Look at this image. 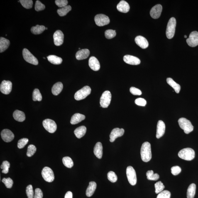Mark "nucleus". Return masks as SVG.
Listing matches in <instances>:
<instances>
[{
	"instance_id": "1",
	"label": "nucleus",
	"mask_w": 198,
	"mask_h": 198,
	"mask_svg": "<svg viewBox=\"0 0 198 198\" xmlns=\"http://www.w3.org/2000/svg\"><path fill=\"white\" fill-rule=\"evenodd\" d=\"M140 155L142 160L145 162L150 161L152 158L151 145L148 142H145L142 145Z\"/></svg>"
},
{
	"instance_id": "2",
	"label": "nucleus",
	"mask_w": 198,
	"mask_h": 198,
	"mask_svg": "<svg viewBox=\"0 0 198 198\" xmlns=\"http://www.w3.org/2000/svg\"><path fill=\"white\" fill-rule=\"evenodd\" d=\"M195 152L190 148L182 149L179 152L178 155L180 158L184 160L191 161L195 157Z\"/></svg>"
},
{
	"instance_id": "3",
	"label": "nucleus",
	"mask_w": 198,
	"mask_h": 198,
	"mask_svg": "<svg viewBox=\"0 0 198 198\" xmlns=\"http://www.w3.org/2000/svg\"><path fill=\"white\" fill-rule=\"evenodd\" d=\"M178 122L179 126L184 130V133L186 134H189L193 130V126L190 121L187 118H180Z\"/></svg>"
},
{
	"instance_id": "4",
	"label": "nucleus",
	"mask_w": 198,
	"mask_h": 198,
	"mask_svg": "<svg viewBox=\"0 0 198 198\" xmlns=\"http://www.w3.org/2000/svg\"><path fill=\"white\" fill-rule=\"evenodd\" d=\"M176 26V20L175 18L172 17L169 20L167 27L166 34L167 38L169 39L173 38L175 35Z\"/></svg>"
},
{
	"instance_id": "5",
	"label": "nucleus",
	"mask_w": 198,
	"mask_h": 198,
	"mask_svg": "<svg viewBox=\"0 0 198 198\" xmlns=\"http://www.w3.org/2000/svg\"><path fill=\"white\" fill-rule=\"evenodd\" d=\"M91 89L89 86H85L77 91L74 94V98L77 101L85 99L90 94Z\"/></svg>"
},
{
	"instance_id": "6",
	"label": "nucleus",
	"mask_w": 198,
	"mask_h": 198,
	"mask_svg": "<svg viewBox=\"0 0 198 198\" xmlns=\"http://www.w3.org/2000/svg\"><path fill=\"white\" fill-rule=\"evenodd\" d=\"M111 94L109 91L103 93L100 99L101 106L103 108H108L111 103Z\"/></svg>"
},
{
	"instance_id": "7",
	"label": "nucleus",
	"mask_w": 198,
	"mask_h": 198,
	"mask_svg": "<svg viewBox=\"0 0 198 198\" xmlns=\"http://www.w3.org/2000/svg\"><path fill=\"white\" fill-rule=\"evenodd\" d=\"M42 175L44 180L47 182H52L55 180L53 171L49 167H44L42 170Z\"/></svg>"
},
{
	"instance_id": "8",
	"label": "nucleus",
	"mask_w": 198,
	"mask_h": 198,
	"mask_svg": "<svg viewBox=\"0 0 198 198\" xmlns=\"http://www.w3.org/2000/svg\"><path fill=\"white\" fill-rule=\"evenodd\" d=\"M126 175L130 184L132 185H135L137 182V175L136 172L133 167L130 166L127 167Z\"/></svg>"
},
{
	"instance_id": "9",
	"label": "nucleus",
	"mask_w": 198,
	"mask_h": 198,
	"mask_svg": "<svg viewBox=\"0 0 198 198\" xmlns=\"http://www.w3.org/2000/svg\"><path fill=\"white\" fill-rule=\"evenodd\" d=\"M23 55L24 58L27 62L34 65H38V60L27 49H24L23 51Z\"/></svg>"
},
{
	"instance_id": "10",
	"label": "nucleus",
	"mask_w": 198,
	"mask_h": 198,
	"mask_svg": "<svg viewBox=\"0 0 198 198\" xmlns=\"http://www.w3.org/2000/svg\"><path fill=\"white\" fill-rule=\"evenodd\" d=\"M95 21L98 26L102 27L107 25L110 23L109 17L104 14H99L95 17Z\"/></svg>"
},
{
	"instance_id": "11",
	"label": "nucleus",
	"mask_w": 198,
	"mask_h": 198,
	"mask_svg": "<svg viewBox=\"0 0 198 198\" xmlns=\"http://www.w3.org/2000/svg\"><path fill=\"white\" fill-rule=\"evenodd\" d=\"M44 128L51 133H53L56 131L57 126L55 121L50 119H46L43 121Z\"/></svg>"
},
{
	"instance_id": "12",
	"label": "nucleus",
	"mask_w": 198,
	"mask_h": 198,
	"mask_svg": "<svg viewBox=\"0 0 198 198\" xmlns=\"http://www.w3.org/2000/svg\"><path fill=\"white\" fill-rule=\"evenodd\" d=\"M187 42L189 46H197L198 45V32L196 31L192 32L189 35V38L187 39Z\"/></svg>"
},
{
	"instance_id": "13",
	"label": "nucleus",
	"mask_w": 198,
	"mask_h": 198,
	"mask_svg": "<svg viewBox=\"0 0 198 198\" xmlns=\"http://www.w3.org/2000/svg\"><path fill=\"white\" fill-rule=\"evenodd\" d=\"M12 84L10 81L3 80L0 86V91L3 94L8 95L11 92Z\"/></svg>"
},
{
	"instance_id": "14",
	"label": "nucleus",
	"mask_w": 198,
	"mask_h": 198,
	"mask_svg": "<svg viewBox=\"0 0 198 198\" xmlns=\"http://www.w3.org/2000/svg\"><path fill=\"white\" fill-rule=\"evenodd\" d=\"M124 130L123 128L120 129L116 128L113 129L110 135V141L111 143L114 142L117 138L122 136L124 134Z\"/></svg>"
},
{
	"instance_id": "15",
	"label": "nucleus",
	"mask_w": 198,
	"mask_h": 198,
	"mask_svg": "<svg viewBox=\"0 0 198 198\" xmlns=\"http://www.w3.org/2000/svg\"><path fill=\"white\" fill-rule=\"evenodd\" d=\"M54 43L56 46H60L64 42V35L60 30H57L53 35Z\"/></svg>"
},
{
	"instance_id": "16",
	"label": "nucleus",
	"mask_w": 198,
	"mask_h": 198,
	"mask_svg": "<svg viewBox=\"0 0 198 198\" xmlns=\"http://www.w3.org/2000/svg\"><path fill=\"white\" fill-rule=\"evenodd\" d=\"M2 138L6 143H9L14 139V136L11 130L6 129L2 130L1 133Z\"/></svg>"
},
{
	"instance_id": "17",
	"label": "nucleus",
	"mask_w": 198,
	"mask_h": 198,
	"mask_svg": "<svg viewBox=\"0 0 198 198\" xmlns=\"http://www.w3.org/2000/svg\"><path fill=\"white\" fill-rule=\"evenodd\" d=\"M162 6L161 5L158 4L153 7L150 11V15L154 19H157L160 16L162 11Z\"/></svg>"
},
{
	"instance_id": "18",
	"label": "nucleus",
	"mask_w": 198,
	"mask_h": 198,
	"mask_svg": "<svg viewBox=\"0 0 198 198\" xmlns=\"http://www.w3.org/2000/svg\"><path fill=\"white\" fill-rule=\"evenodd\" d=\"M123 60L126 63L131 65H138L140 63V59L134 56L127 55L123 57Z\"/></svg>"
},
{
	"instance_id": "19",
	"label": "nucleus",
	"mask_w": 198,
	"mask_h": 198,
	"mask_svg": "<svg viewBox=\"0 0 198 198\" xmlns=\"http://www.w3.org/2000/svg\"><path fill=\"white\" fill-rule=\"evenodd\" d=\"M165 123L162 121H159L157 123L156 137L159 139L165 134Z\"/></svg>"
},
{
	"instance_id": "20",
	"label": "nucleus",
	"mask_w": 198,
	"mask_h": 198,
	"mask_svg": "<svg viewBox=\"0 0 198 198\" xmlns=\"http://www.w3.org/2000/svg\"><path fill=\"white\" fill-rule=\"evenodd\" d=\"M135 41L137 45L142 49H146L149 46L148 40L143 36H137L135 39Z\"/></svg>"
},
{
	"instance_id": "21",
	"label": "nucleus",
	"mask_w": 198,
	"mask_h": 198,
	"mask_svg": "<svg viewBox=\"0 0 198 198\" xmlns=\"http://www.w3.org/2000/svg\"><path fill=\"white\" fill-rule=\"evenodd\" d=\"M89 64L90 67L94 71H98L100 68L99 61L95 57H91L90 58Z\"/></svg>"
},
{
	"instance_id": "22",
	"label": "nucleus",
	"mask_w": 198,
	"mask_h": 198,
	"mask_svg": "<svg viewBox=\"0 0 198 198\" xmlns=\"http://www.w3.org/2000/svg\"><path fill=\"white\" fill-rule=\"evenodd\" d=\"M118 11L123 13H127L129 11L130 7L127 2L121 1L117 6Z\"/></svg>"
},
{
	"instance_id": "23",
	"label": "nucleus",
	"mask_w": 198,
	"mask_h": 198,
	"mask_svg": "<svg viewBox=\"0 0 198 198\" xmlns=\"http://www.w3.org/2000/svg\"><path fill=\"white\" fill-rule=\"evenodd\" d=\"M90 54V52L88 49L79 50L76 53V58L78 60H84L88 58Z\"/></svg>"
},
{
	"instance_id": "24",
	"label": "nucleus",
	"mask_w": 198,
	"mask_h": 198,
	"mask_svg": "<svg viewBox=\"0 0 198 198\" xmlns=\"http://www.w3.org/2000/svg\"><path fill=\"white\" fill-rule=\"evenodd\" d=\"M85 118V116L79 113H75L72 117L70 122L72 124H76L83 121Z\"/></svg>"
},
{
	"instance_id": "25",
	"label": "nucleus",
	"mask_w": 198,
	"mask_h": 198,
	"mask_svg": "<svg viewBox=\"0 0 198 198\" xmlns=\"http://www.w3.org/2000/svg\"><path fill=\"white\" fill-rule=\"evenodd\" d=\"M103 147L102 143L98 142L96 144L94 149V153L98 158H102L103 154Z\"/></svg>"
},
{
	"instance_id": "26",
	"label": "nucleus",
	"mask_w": 198,
	"mask_h": 198,
	"mask_svg": "<svg viewBox=\"0 0 198 198\" xmlns=\"http://www.w3.org/2000/svg\"><path fill=\"white\" fill-rule=\"evenodd\" d=\"M63 85L62 83L58 82L56 83L52 86V94L55 96H57L61 92L63 89Z\"/></svg>"
},
{
	"instance_id": "27",
	"label": "nucleus",
	"mask_w": 198,
	"mask_h": 198,
	"mask_svg": "<svg viewBox=\"0 0 198 198\" xmlns=\"http://www.w3.org/2000/svg\"><path fill=\"white\" fill-rule=\"evenodd\" d=\"M96 187L95 182L92 181L89 182V184L86 191V195L88 197H90L94 194Z\"/></svg>"
},
{
	"instance_id": "28",
	"label": "nucleus",
	"mask_w": 198,
	"mask_h": 198,
	"mask_svg": "<svg viewBox=\"0 0 198 198\" xmlns=\"http://www.w3.org/2000/svg\"><path fill=\"white\" fill-rule=\"evenodd\" d=\"M13 116L16 121L19 122L24 121L25 119V113L18 110H16L13 113Z\"/></svg>"
},
{
	"instance_id": "29",
	"label": "nucleus",
	"mask_w": 198,
	"mask_h": 198,
	"mask_svg": "<svg viewBox=\"0 0 198 198\" xmlns=\"http://www.w3.org/2000/svg\"><path fill=\"white\" fill-rule=\"evenodd\" d=\"M10 45L9 40L6 38L1 37L0 38V52H2L8 48Z\"/></svg>"
},
{
	"instance_id": "30",
	"label": "nucleus",
	"mask_w": 198,
	"mask_h": 198,
	"mask_svg": "<svg viewBox=\"0 0 198 198\" xmlns=\"http://www.w3.org/2000/svg\"><path fill=\"white\" fill-rule=\"evenodd\" d=\"M86 130H87V129L85 126H81L77 128L74 130V134L77 138L80 139L85 135Z\"/></svg>"
},
{
	"instance_id": "31",
	"label": "nucleus",
	"mask_w": 198,
	"mask_h": 198,
	"mask_svg": "<svg viewBox=\"0 0 198 198\" xmlns=\"http://www.w3.org/2000/svg\"><path fill=\"white\" fill-rule=\"evenodd\" d=\"M167 82L169 85L173 88L177 93H179L181 90V86L175 82L171 78H168L167 79Z\"/></svg>"
},
{
	"instance_id": "32",
	"label": "nucleus",
	"mask_w": 198,
	"mask_h": 198,
	"mask_svg": "<svg viewBox=\"0 0 198 198\" xmlns=\"http://www.w3.org/2000/svg\"><path fill=\"white\" fill-rule=\"evenodd\" d=\"M196 191V184H190L187 190V198H194L195 195Z\"/></svg>"
},
{
	"instance_id": "33",
	"label": "nucleus",
	"mask_w": 198,
	"mask_h": 198,
	"mask_svg": "<svg viewBox=\"0 0 198 198\" xmlns=\"http://www.w3.org/2000/svg\"><path fill=\"white\" fill-rule=\"evenodd\" d=\"M47 59L50 63L55 65H59L61 64L62 60L60 57L55 55H50L47 57Z\"/></svg>"
},
{
	"instance_id": "34",
	"label": "nucleus",
	"mask_w": 198,
	"mask_h": 198,
	"mask_svg": "<svg viewBox=\"0 0 198 198\" xmlns=\"http://www.w3.org/2000/svg\"><path fill=\"white\" fill-rule=\"evenodd\" d=\"M45 30L46 27L43 25H37L36 26L32 27L31 32L34 34L39 35L43 33Z\"/></svg>"
},
{
	"instance_id": "35",
	"label": "nucleus",
	"mask_w": 198,
	"mask_h": 198,
	"mask_svg": "<svg viewBox=\"0 0 198 198\" xmlns=\"http://www.w3.org/2000/svg\"><path fill=\"white\" fill-rule=\"evenodd\" d=\"M72 9L70 5H67L64 7L59 8L57 10V13L59 16L62 17L66 16Z\"/></svg>"
},
{
	"instance_id": "36",
	"label": "nucleus",
	"mask_w": 198,
	"mask_h": 198,
	"mask_svg": "<svg viewBox=\"0 0 198 198\" xmlns=\"http://www.w3.org/2000/svg\"><path fill=\"white\" fill-rule=\"evenodd\" d=\"M147 178L148 180L157 181L159 178V175L157 173L154 174L153 171L149 170L146 172Z\"/></svg>"
},
{
	"instance_id": "37",
	"label": "nucleus",
	"mask_w": 198,
	"mask_h": 198,
	"mask_svg": "<svg viewBox=\"0 0 198 198\" xmlns=\"http://www.w3.org/2000/svg\"><path fill=\"white\" fill-rule=\"evenodd\" d=\"M62 162L65 167L68 168H71L74 166V162L69 157H64L62 159Z\"/></svg>"
},
{
	"instance_id": "38",
	"label": "nucleus",
	"mask_w": 198,
	"mask_h": 198,
	"mask_svg": "<svg viewBox=\"0 0 198 198\" xmlns=\"http://www.w3.org/2000/svg\"><path fill=\"white\" fill-rule=\"evenodd\" d=\"M33 101H40L42 99V96L38 89H36L33 90Z\"/></svg>"
},
{
	"instance_id": "39",
	"label": "nucleus",
	"mask_w": 198,
	"mask_h": 198,
	"mask_svg": "<svg viewBox=\"0 0 198 198\" xmlns=\"http://www.w3.org/2000/svg\"><path fill=\"white\" fill-rule=\"evenodd\" d=\"M20 2L22 6L27 9H30L33 7V3L32 0H20Z\"/></svg>"
},
{
	"instance_id": "40",
	"label": "nucleus",
	"mask_w": 198,
	"mask_h": 198,
	"mask_svg": "<svg viewBox=\"0 0 198 198\" xmlns=\"http://www.w3.org/2000/svg\"><path fill=\"white\" fill-rule=\"evenodd\" d=\"M155 193L156 194H159L163 191L165 187L162 182L159 181L155 184Z\"/></svg>"
},
{
	"instance_id": "41",
	"label": "nucleus",
	"mask_w": 198,
	"mask_h": 198,
	"mask_svg": "<svg viewBox=\"0 0 198 198\" xmlns=\"http://www.w3.org/2000/svg\"><path fill=\"white\" fill-rule=\"evenodd\" d=\"M10 168V164L7 161H3L2 165L1 166V168L3 170L2 172L4 174L8 173Z\"/></svg>"
},
{
	"instance_id": "42",
	"label": "nucleus",
	"mask_w": 198,
	"mask_h": 198,
	"mask_svg": "<svg viewBox=\"0 0 198 198\" xmlns=\"http://www.w3.org/2000/svg\"><path fill=\"white\" fill-rule=\"evenodd\" d=\"M36 150V147L33 145H30L28 147L27 155V156L30 157L34 154Z\"/></svg>"
},
{
	"instance_id": "43",
	"label": "nucleus",
	"mask_w": 198,
	"mask_h": 198,
	"mask_svg": "<svg viewBox=\"0 0 198 198\" xmlns=\"http://www.w3.org/2000/svg\"><path fill=\"white\" fill-rule=\"evenodd\" d=\"M105 35L106 38L109 39L114 38L116 36V33L115 30H108L105 32Z\"/></svg>"
},
{
	"instance_id": "44",
	"label": "nucleus",
	"mask_w": 198,
	"mask_h": 198,
	"mask_svg": "<svg viewBox=\"0 0 198 198\" xmlns=\"http://www.w3.org/2000/svg\"><path fill=\"white\" fill-rule=\"evenodd\" d=\"M107 177L108 180L112 182H115L118 180L117 176L116 174L112 171H111L108 172L107 174Z\"/></svg>"
},
{
	"instance_id": "45",
	"label": "nucleus",
	"mask_w": 198,
	"mask_h": 198,
	"mask_svg": "<svg viewBox=\"0 0 198 198\" xmlns=\"http://www.w3.org/2000/svg\"><path fill=\"white\" fill-rule=\"evenodd\" d=\"M2 182L4 184L6 187L8 188H11L13 184V181L10 178H4L2 179Z\"/></svg>"
},
{
	"instance_id": "46",
	"label": "nucleus",
	"mask_w": 198,
	"mask_h": 198,
	"mask_svg": "<svg viewBox=\"0 0 198 198\" xmlns=\"http://www.w3.org/2000/svg\"><path fill=\"white\" fill-rule=\"evenodd\" d=\"M29 140L26 138L21 139L18 140L17 146L19 149H21L24 148L25 145L28 143Z\"/></svg>"
},
{
	"instance_id": "47",
	"label": "nucleus",
	"mask_w": 198,
	"mask_h": 198,
	"mask_svg": "<svg viewBox=\"0 0 198 198\" xmlns=\"http://www.w3.org/2000/svg\"><path fill=\"white\" fill-rule=\"evenodd\" d=\"M26 192L28 198H33L34 193L33 186L31 184L28 185L26 188Z\"/></svg>"
},
{
	"instance_id": "48",
	"label": "nucleus",
	"mask_w": 198,
	"mask_h": 198,
	"mask_svg": "<svg viewBox=\"0 0 198 198\" xmlns=\"http://www.w3.org/2000/svg\"><path fill=\"white\" fill-rule=\"evenodd\" d=\"M171 193L168 190H165L158 194L157 198H170Z\"/></svg>"
},
{
	"instance_id": "49",
	"label": "nucleus",
	"mask_w": 198,
	"mask_h": 198,
	"mask_svg": "<svg viewBox=\"0 0 198 198\" xmlns=\"http://www.w3.org/2000/svg\"><path fill=\"white\" fill-rule=\"evenodd\" d=\"M35 10L37 11H43L45 9V5L42 3L40 1H37L35 5Z\"/></svg>"
},
{
	"instance_id": "50",
	"label": "nucleus",
	"mask_w": 198,
	"mask_h": 198,
	"mask_svg": "<svg viewBox=\"0 0 198 198\" xmlns=\"http://www.w3.org/2000/svg\"><path fill=\"white\" fill-rule=\"evenodd\" d=\"M55 3L58 7L62 8L67 6L68 1L67 0H56Z\"/></svg>"
},
{
	"instance_id": "51",
	"label": "nucleus",
	"mask_w": 198,
	"mask_h": 198,
	"mask_svg": "<svg viewBox=\"0 0 198 198\" xmlns=\"http://www.w3.org/2000/svg\"><path fill=\"white\" fill-rule=\"evenodd\" d=\"M135 104L138 105L143 106L146 105L147 103L146 100L141 98L135 99Z\"/></svg>"
},
{
	"instance_id": "52",
	"label": "nucleus",
	"mask_w": 198,
	"mask_h": 198,
	"mask_svg": "<svg viewBox=\"0 0 198 198\" xmlns=\"http://www.w3.org/2000/svg\"><path fill=\"white\" fill-rule=\"evenodd\" d=\"M181 168L178 166H175L172 167L171 168V173L174 175H177L180 174L181 171Z\"/></svg>"
},
{
	"instance_id": "53",
	"label": "nucleus",
	"mask_w": 198,
	"mask_h": 198,
	"mask_svg": "<svg viewBox=\"0 0 198 198\" xmlns=\"http://www.w3.org/2000/svg\"><path fill=\"white\" fill-rule=\"evenodd\" d=\"M130 92L132 94L135 96H140L142 94L141 91L140 89L135 87H131L130 88Z\"/></svg>"
},
{
	"instance_id": "54",
	"label": "nucleus",
	"mask_w": 198,
	"mask_h": 198,
	"mask_svg": "<svg viewBox=\"0 0 198 198\" xmlns=\"http://www.w3.org/2000/svg\"><path fill=\"white\" fill-rule=\"evenodd\" d=\"M43 193L42 190L39 188H37L35 190L34 198H43Z\"/></svg>"
},
{
	"instance_id": "55",
	"label": "nucleus",
	"mask_w": 198,
	"mask_h": 198,
	"mask_svg": "<svg viewBox=\"0 0 198 198\" xmlns=\"http://www.w3.org/2000/svg\"><path fill=\"white\" fill-rule=\"evenodd\" d=\"M65 198H73V194L72 192L70 191H68L66 193Z\"/></svg>"
},
{
	"instance_id": "56",
	"label": "nucleus",
	"mask_w": 198,
	"mask_h": 198,
	"mask_svg": "<svg viewBox=\"0 0 198 198\" xmlns=\"http://www.w3.org/2000/svg\"><path fill=\"white\" fill-rule=\"evenodd\" d=\"M184 38H187V35H185V36H184Z\"/></svg>"
},
{
	"instance_id": "57",
	"label": "nucleus",
	"mask_w": 198,
	"mask_h": 198,
	"mask_svg": "<svg viewBox=\"0 0 198 198\" xmlns=\"http://www.w3.org/2000/svg\"><path fill=\"white\" fill-rule=\"evenodd\" d=\"M46 30H47V28H46Z\"/></svg>"
},
{
	"instance_id": "58",
	"label": "nucleus",
	"mask_w": 198,
	"mask_h": 198,
	"mask_svg": "<svg viewBox=\"0 0 198 198\" xmlns=\"http://www.w3.org/2000/svg\"><path fill=\"white\" fill-rule=\"evenodd\" d=\"M79 50H80V48H79Z\"/></svg>"
},
{
	"instance_id": "59",
	"label": "nucleus",
	"mask_w": 198,
	"mask_h": 198,
	"mask_svg": "<svg viewBox=\"0 0 198 198\" xmlns=\"http://www.w3.org/2000/svg\"><path fill=\"white\" fill-rule=\"evenodd\" d=\"M43 58H44V59H45V57H43Z\"/></svg>"
}]
</instances>
